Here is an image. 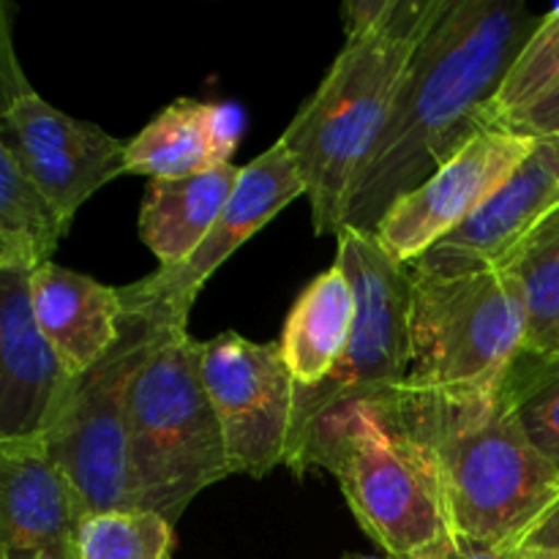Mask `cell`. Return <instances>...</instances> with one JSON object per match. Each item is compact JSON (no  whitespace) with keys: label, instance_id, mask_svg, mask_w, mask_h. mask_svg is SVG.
Instances as JSON below:
<instances>
[{"label":"cell","instance_id":"cell-1","mask_svg":"<svg viewBox=\"0 0 559 559\" xmlns=\"http://www.w3.org/2000/svg\"><path fill=\"white\" fill-rule=\"evenodd\" d=\"M538 22L516 0H442L349 191L344 227L374 235L402 197L489 129L486 109Z\"/></svg>","mask_w":559,"mask_h":559},{"label":"cell","instance_id":"cell-2","mask_svg":"<svg viewBox=\"0 0 559 559\" xmlns=\"http://www.w3.org/2000/svg\"><path fill=\"white\" fill-rule=\"evenodd\" d=\"M366 407L429 453L456 538L508 549L559 497V473L500 393L448 396L402 385Z\"/></svg>","mask_w":559,"mask_h":559},{"label":"cell","instance_id":"cell-3","mask_svg":"<svg viewBox=\"0 0 559 559\" xmlns=\"http://www.w3.org/2000/svg\"><path fill=\"white\" fill-rule=\"evenodd\" d=\"M442 0H399L385 31L347 38L278 140L293 156L317 235H338L349 191L374 153L399 82Z\"/></svg>","mask_w":559,"mask_h":559},{"label":"cell","instance_id":"cell-4","mask_svg":"<svg viewBox=\"0 0 559 559\" xmlns=\"http://www.w3.org/2000/svg\"><path fill=\"white\" fill-rule=\"evenodd\" d=\"M129 464L134 508L178 524L189 502L229 469L222 420L202 380L200 342L189 328H162L129 393Z\"/></svg>","mask_w":559,"mask_h":559},{"label":"cell","instance_id":"cell-5","mask_svg":"<svg viewBox=\"0 0 559 559\" xmlns=\"http://www.w3.org/2000/svg\"><path fill=\"white\" fill-rule=\"evenodd\" d=\"M311 467L336 475L360 530L388 559L451 557L456 533L429 453L366 404L311 431L295 475Z\"/></svg>","mask_w":559,"mask_h":559},{"label":"cell","instance_id":"cell-6","mask_svg":"<svg viewBox=\"0 0 559 559\" xmlns=\"http://www.w3.org/2000/svg\"><path fill=\"white\" fill-rule=\"evenodd\" d=\"M524 349L527 311L506 271L448 278L413 273L404 385L448 396H497Z\"/></svg>","mask_w":559,"mask_h":559},{"label":"cell","instance_id":"cell-7","mask_svg":"<svg viewBox=\"0 0 559 559\" xmlns=\"http://www.w3.org/2000/svg\"><path fill=\"white\" fill-rule=\"evenodd\" d=\"M336 262L349 273L358 298L353 338L322 385L295 388V418L287 467H298L311 431L355 404L374 402L407 382L413 273L393 260L374 235L344 227Z\"/></svg>","mask_w":559,"mask_h":559},{"label":"cell","instance_id":"cell-8","mask_svg":"<svg viewBox=\"0 0 559 559\" xmlns=\"http://www.w3.org/2000/svg\"><path fill=\"white\" fill-rule=\"evenodd\" d=\"M162 328L123 317L118 344L74 377L41 442L69 475L85 516L134 511L129 464V393Z\"/></svg>","mask_w":559,"mask_h":559},{"label":"cell","instance_id":"cell-9","mask_svg":"<svg viewBox=\"0 0 559 559\" xmlns=\"http://www.w3.org/2000/svg\"><path fill=\"white\" fill-rule=\"evenodd\" d=\"M202 380L222 420L233 475L265 478L287 464L295 380L282 347L227 331L200 342Z\"/></svg>","mask_w":559,"mask_h":559},{"label":"cell","instance_id":"cell-10","mask_svg":"<svg viewBox=\"0 0 559 559\" xmlns=\"http://www.w3.org/2000/svg\"><path fill=\"white\" fill-rule=\"evenodd\" d=\"M298 197H306V186L284 142L276 140L240 167L227 207L189 260L175 267H156L151 276L118 287L123 314L142 317L158 328H189V311L207 278Z\"/></svg>","mask_w":559,"mask_h":559},{"label":"cell","instance_id":"cell-11","mask_svg":"<svg viewBox=\"0 0 559 559\" xmlns=\"http://www.w3.org/2000/svg\"><path fill=\"white\" fill-rule=\"evenodd\" d=\"M533 145V136L506 129H486L475 134L426 183L388 211L374 229L377 243L393 260L409 267L431 246L462 227L511 178Z\"/></svg>","mask_w":559,"mask_h":559},{"label":"cell","instance_id":"cell-12","mask_svg":"<svg viewBox=\"0 0 559 559\" xmlns=\"http://www.w3.org/2000/svg\"><path fill=\"white\" fill-rule=\"evenodd\" d=\"M0 142L14 147L22 167L71 224L82 205L126 173V142L102 126L71 118L36 91L0 112Z\"/></svg>","mask_w":559,"mask_h":559},{"label":"cell","instance_id":"cell-13","mask_svg":"<svg viewBox=\"0 0 559 559\" xmlns=\"http://www.w3.org/2000/svg\"><path fill=\"white\" fill-rule=\"evenodd\" d=\"M559 207V134L538 136L511 178L451 235L409 265L418 276L500 271L530 233Z\"/></svg>","mask_w":559,"mask_h":559},{"label":"cell","instance_id":"cell-14","mask_svg":"<svg viewBox=\"0 0 559 559\" xmlns=\"http://www.w3.org/2000/svg\"><path fill=\"white\" fill-rule=\"evenodd\" d=\"M85 511L41 440L0 442V559H80Z\"/></svg>","mask_w":559,"mask_h":559},{"label":"cell","instance_id":"cell-15","mask_svg":"<svg viewBox=\"0 0 559 559\" xmlns=\"http://www.w3.org/2000/svg\"><path fill=\"white\" fill-rule=\"evenodd\" d=\"M27 271H0V442L41 440L74 377L33 314Z\"/></svg>","mask_w":559,"mask_h":559},{"label":"cell","instance_id":"cell-16","mask_svg":"<svg viewBox=\"0 0 559 559\" xmlns=\"http://www.w3.org/2000/svg\"><path fill=\"white\" fill-rule=\"evenodd\" d=\"M33 314L71 377L91 371L123 331V300L118 287L80 271L47 262L31 278Z\"/></svg>","mask_w":559,"mask_h":559},{"label":"cell","instance_id":"cell-17","mask_svg":"<svg viewBox=\"0 0 559 559\" xmlns=\"http://www.w3.org/2000/svg\"><path fill=\"white\" fill-rule=\"evenodd\" d=\"M243 134V112L235 104L178 98L126 142V173L145 178H189L233 164Z\"/></svg>","mask_w":559,"mask_h":559},{"label":"cell","instance_id":"cell-18","mask_svg":"<svg viewBox=\"0 0 559 559\" xmlns=\"http://www.w3.org/2000/svg\"><path fill=\"white\" fill-rule=\"evenodd\" d=\"M240 167L207 169L189 178L147 180L140 207V238L158 260V267H175L189 260L216 227L227 207Z\"/></svg>","mask_w":559,"mask_h":559},{"label":"cell","instance_id":"cell-19","mask_svg":"<svg viewBox=\"0 0 559 559\" xmlns=\"http://www.w3.org/2000/svg\"><path fill=\"white\" fill-rule=\"evenodd\" d=\"M358 298L349 273L333 262L325 273L306 284L284 322L282 347L295 388H317L331 377L353 338Z\"/></svg>","mask_w":559,"mask_h":559},{"label":"cell","instance_id":"cell-20","mask_svg":"<svg viewBox=\"0 0 559 559\" xmlns=\"http://www.w3.org/2000/svg\"><path fill=\"white\" fill-rule=\"evenodd\" d=\"M66 233L69 222L27 175L14 147L0 142V271L36 273L52 262Z\"/></svg>","mask_w":559,"mask_h":559},{"label":"cell","instance_id":"cell-21","mask_svg":"<svg viewBox=\"0 0 559 559\" xmlns=\"http://www.w3.org/2000/svg\"><path fill=\"white\" fill-rule=\"evenodd\" d=\"M527 311L530 355L559 353V207L544 218L500 267Z\"/></svg>","mask_w":559,"mask_h":559},{"label":"cell","instance_id":"cell-22","mask_svg":"<svg viewBox=\"0 0 559 559\" xmlns=\"http://www.w3.org/2000/svg\"><path fill=\"white\" fill-rule=\"evenodd\" d=\"M500 396L540 456L559 473V353H524L513 364Z\"/></svg>","mask_w":559,"mask_h":559},{"label":"cell","instance_id":"cell-23","mask_svg":"<svg viewBox=\"0 0 559 559\" xmlns=\"http://www.w3.org/2000/svg\"><path fill=\"white\" fill-rule=\"evenodd\" d=\"M555 87H559V5L540 16L538 27L516 55L497 96L491 98L486 109L489 129H500L506 120L533 107Z\"/></svg>","mask_w":559,"mask_h":559},{"label":"cell","instance_id":"cell-24","mask_svg":"<svg viewBox=\"0 0 559 559\" xmlns=\"http://www.w3.org/2000/svg\"><path fill=\"white\" fill-rule=\"evenodd\" d=\"M175 524L153 511H109L85 516L80 559H173Z\"/></svg>","mask_w":559,"mask_h":559},{"label":"cell","instance_id":"cell-25","mask_svg":"<svg viewBox=\"0 0 559 559\" xmlns=\"http://www.w3.org/2000/svg\"><path fill=\"white\" fill-rule=\"evenodd\" d=\"M508 549L519 559H559V497Z\"/></svg>","mask_w":559,"mask_h":559},{"label":"cell","instance_id":"cell-26","mask_svg":"<svg viewBox=\"0 0 559 559\" xmlns=\"http://www.w3.org/2000/svg\"><path fill=\"white\" fill-rule=\"evenodd\" d=\"M506 131H516V134L524 136H551L559 134V87H555L551 93H546L540 102H535L533 107L522 109L519 115H513L511 120L500 126Z\"/></svg>","mask_w":559,"mask_h":559},{"label":"cell","instance_id":"cell-27","mask_svg":"<svg viewBox=\"0 0 559 559\" xmlns=\"http://www.w3.org/2000/svg\"><path fill=\"white\" fill-rule=\"evenodd\" d=\"M3 58H0V91H3V109L11 107L16 98H22L25 93H31V82L25 80L22 69L14 60V49H11V31L9 20H3Z\"/></svg>","mask_w":559,"mask_h":559},{"label":"cell","instance_id":"cell-28","mask_svg":"<svg viewBox=\"0 0 559 559\" xmlns=\"http://www.w3.org/2000/svg\"><path fill=\"white\" fill-rule=\"evenodd\" d=\"M448 559H519V555H513L511 549H495V546L456 538V546H453L451 557Z\"/></svg>","mask_w":559,"mask_h":559}]
</instances>
